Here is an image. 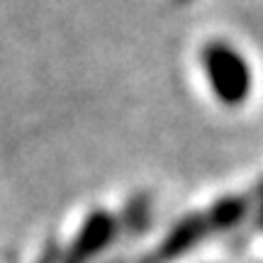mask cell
<instances>
[{"label":"cell","instance_id":"cell-4","mask_svg":"<svg viewBox=\"0 0 263 263\" xmlns=\"http://www.w3.org/2000/svg\"><path fill=\"white\" fill-rule=\"evenodd\" d=\"M258 217H261V219H258V222H261V227H263V202H261V215H258Z\"/></svg>","mask_w":263,"mask_h":263},{"label":"cell","instance_id":"cell-3","mask_svg":"<svg viewBox=\"0 0 263 263\" xmlns=\"http://www.w3.org/2000/svg\"><path fill=\"white\" fill-rule=\"evenodd\" d=\"M207 234H210V224H207L205 215L185 217L166 234V239H163V244L159 249V258L161 261H171L176 256L188 254L190 249H195Z\"/></svg>","mask_w":263,"mask_h":263},{"label":"cell","instance_id":"cell-2","mask_svg":"<svg viewBox=\"0 0 263 263\" xmlns=\"http://www.w3.org/2000/svg\"><path fill=\"white\" fill-rule=\"evenodd\" d=\"M115 232H117V222L110 217L105 210H98L88 217L81 227L78 236L73 239V246L68 251V263H83L85 258L100 254L105 246L112 241Z\"/></svg>","mask_w":263,"mask_h":263},{"label":"cell","instance_id":"cell-1","mask_svg":"<svg viewBox=\"0 0 263 263\" xmlns=\"http://www.w3.org/2000/svg\"><path fill=\"white\" fill-rule=\"evenodd\" d=\"M202 71L210 83V90L224 105H241L249 100L254 88V73L246 57L229 42L215 39L202 49Z\"/></svg>","mask_w":263,"mask_h":263}]
</instances>
